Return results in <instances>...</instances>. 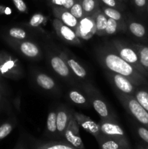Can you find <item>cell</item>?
Returning <instances> with one entry per match:
<instances>
[{
	"instance_id": "obj_1",
	"label": "cell",
	"mask_w": 148,
	"mask_h": 149,
	"mask_svg": "<svg viewBox=\"0 0 148 149\" xmlns=\"http://www.w3.org/2000/svg\"><path fill=\"white\" fill-rule=\"evenodd\" d=\"M96 54L98 61L107 71L124 76L136 86L146 83L145 76L122 59L112 47H100L96 51Z\"/></svg>"
},
{
	"instance_id": "obj_2",
	"label": "cell",
	"mask_w": 148,
	"mask_h": 149,
	"mask_svg": "<svg viewBox=\"0 0 148 149\" xmlns=\"http://www.w3.org/2000/svg\"><path fill=\"white\" fill-rule=\"evenodd\" d=\"M118 100L126 111L141 125L148 129V112L139 104L133 95L115 92Z\"/></svg>"
},
{
	"instance_id": "obj_3",
	"label": "cell",
	"mask_w": 148,
	"mask_h": 149,
	"mask_svg": "<svg viewBox=\"0 0 148 149\" xmlns=\"http://www.w3.org/2000/svg\"><path fill=\"white\" fill-rule=\"evenodd\" d=\"M84 91L86 95L89 100L90 103L95 111L101 117V119L115 120V116L111 113L109 106L95 87L91 84H86L84 86Z\"/></svg>"
},
{
	"instance_id": "obj_4",
	"label": "cell",
	"mask_w": 148,
	"mask_h": 149,
	"mask_svg": "<svg viewBox=\"0 0 148 149\" xmlns=\"http://www.w3.org/2000/svg\"><path fill=\"white\" fill-rule=\"evenodd\" d=\"M111 47L122 59L131 64L142 75L145 77L148 75V73L141 65L137 51L133 46H129L120 40H113L112 42Z\"/></svg>"
},
{
	"instance_id": "obj_5",
	"label": "cell",
	"mask_w": 148,
	"mask_h": 149,
	"mask_svg": "<svg viewBox=\"0 0 148 149\" xmlns=\"http://www.w3.org/2000/svg\"><path fill=\"white\" fill-rule=\"evenodd\" d=\"M100 131L102 135L115 140L124 149H131L129 139L123 128L115 120H103L99 122Z\"/></svg>"
},
{
	"instance_id": "obj_6",
	"label": "cell",
	"mask_w": 148,
	"mask_h": 149,
	"mask_svg": "<svg viewBox=\"0 0 148 149\" xmlns=\"http://www.w3.org/2000/svg\"><path fill=\"white\" fill-rule=\"evenodd\" d=\"M0 74L11 79L20 78L23 70L17 59L7 53H0Z\"/></svg>"
},
{
	"instance_id": "obj_7",
	"label": "cell",
	"mask_w": 148,
	"mask_h": 149,
	"mask_svg": "<svg viewBox=\"0 0 148 149\" xmlns=\"http://www.w3.org/2000/svg\"><path fill=\"white\" fill-rule=\"evenodd\" d=\"M106 76L117 91L131 95H134L136 90V85L126 77L109 71H106Z\"/></svg>"
},
{
	"instance_id": "obj_8",
	"label": "cell",
	"mask_w": 148,
	"mask_h": 149,
	"mask_svg": "<svg viewBox=\"0 0 148 149\" xmlns=\"http://www.w3.org/2000/svg\"><path fill=\"white\" fill-rule=\"evenodd\" d=\"M94 14L92 15L84 16L78 21L75 32L77 36L81 40H89L96 34V25Z\"/></svg>"
},
{
	"instance_id": "obj_9",
	"label": "cell",
	"mask_w": 148,
	"mask_h": 149,
	"mask_svg": "<svg viewBox=\"0 0 148 149\" xmlns=\"http://www.w3.org/2000/svg\"><path fill=\"white\" fill-rule=\"evenodd\" d=\"M52 25L57 34L64 41L73 45H81V39L77 36L75 31L69 26L64 24L59 19H54L52 21Z\"/></svg>"
},
{
	"instance_id": "obj_10",
	"label": "cell",
	"mask_w": 148,
	"mask_h": 149,
	"mask_svg": "<svg viewBox=\"0 0 148 149\" xmlns=\"http://www.w3.org/2000/svg\"><path fill=\"white\" fill-rule=\"evenodd\" d=\"M63 137L67 142H68L76 148H85L84 143H83L81 135H80L79 125L73 116H73L70 120L69 124L65 130Z\"/></svg>"
},
{
	"instance_id": "obj_11",
	"label": "cell",
	"mask_w": 148,
	"mask_h": 149,
	"mask_svg": "<svg viewBox=\"0 0 148 149\" xmlns=\"http://www.w3.org/2000/svg\"><path fill=\"white\" fill-rule=\"evenodd\" d=\"M10 45L17 48L19 52L23 55L30 59H36L40 58L41 52L40 48L36 43L28 40H14L12 39L10 42Z\"/></svg>"
},
{
	"instance_id": "obj_12",
	"label": "cell",
	"mask_w": 148,
	"mask_h": 149,
	"mask_svg": "<svg viewBox=\"0 0 148 149\" xmlns=\"http://www.w3.org/2000/svg\"><path fill=\"white\" fill-rule=\"evenodd\" d=\"M73 116L78 122L79 127H81L84 130L94 137L96 140L99 139L102 135L99 123H96L94 120L89 116L80 113L78 112H73Z\"/></svg>"
},
{
	"instance_id": "obj_13",
	"label": "cell",
	"mask_w": 148,
	"mask_h": 149,
	"mask_svg": "<svg viewBox=\"0 0 148 149\" xmlns=\"http://www.w3.org/2000/svg\"><path fill=\"white\" fill-rule=\"evenodd\" d=\"M49 63L52 69L56 74L63 78H69L71 77V71L65 60L59 55H55L49 52L48 55Z\"/></svg>"
},
{
	"instance_id": "obj_14",
	"label": "cell",
	"mask_w": 148,
	"mask_h": 149,
	"mask_svg": "<svg viewBox=\"0 0 148 149\" xmlns=\"http://www.w3.org/2000/svg\"><path fill=\"white\" fill-rule=\"evenodd\" d=\"M52 13L55 18L59 19L64 24L75 30L79 20L74 17L69 10L61 7H52Z\"/></svg>"
},
{
	"instance_id": "obj_15",
	"label": "cell",
	"mask_w": 148,
	"mask_h": 149,
	"mask_svg": "<svg viewBox=\"0 0 148 149\" xmlns=\"http://www.w3.org/2000/svg\"><path fill=\"white\" fill-rule=\"evenodd\" d=\"M73 112L62 107L57 111V131L58 137H63Z\"/></svg>"
},
{
	"instance_id": "obj_16",
	"label": "cell",
	"mask_w": 148,
	"mask_h": 149,
	"mask_svg": "<svg viewBox=\"0 0 148 149\" xmlns=\"http://www.w3.org/2000/svg\"><path fill=\"white\" fill-rule=\"evenodd\" d=\"M59 55L63 58L65 62L68 64V67L71 69V72L78 79H84L87 76V71L78 61H75L74 58H71L66 52H59Z\"/></svg>"
},
{
	"instance_id": "obj_17",
	"label": "cell",
	"mask_w": 148,
	"mask_h": 149,
	"mask_svg": "<svg viewBox=\"0 0 148 149\" xmlns=\"http://www.w3.org/2000/svg\"><path fill=\"white\" fill-rule=\"evenodd\" d=\"M100 8L107 17L113 19L118 23L119 26H120V30L126 31V24L125 23L123 15L120 13V10H117V9L112 8V7H107L105 5H102Z\"/></svg>"
},
{
	"instance_id": "obj_18",
	"label": "cell",
	"mask_w": 148,
	"mask_h": 149,
	"mask_svg": "<svg viewBox=\"0 0 148 149\" xmlns=\"http://www.w3.org/2000/svg\"><path fill=\"white\" fill-rule=\"evenodd\" d=\"M33 149H78L67 141H49L36 143Z\"/></svg>"
},
{
	"instance_id": "obj_19",
	"label": "cell",
	"mask_w": 148,
	"mask_h": 149,
	"mask_svg": "<svg viewBox=\"0 0 148 149\" xmlns=\"http://www.w3.org/2000/svg\"><path fill=\"white\" fill-rule=\"evenodd\" d=\"M35 81L39 87L44 90L51 91L56 88V83L55 80L47 74L44 73L36 74L35 77Z\"/></svg>"
},
{
	"instance_id": "obj_20",
	"label": "cell",
	"mask_w": 148,
	"mask_h": 149,
	"mask_svg": "<svg viewBox=\"0 0 148 149\" xmlns=\"http://www.w3.org/2000/svg\"><path fill=\"white\" fill-rule=\"evenodd\" d=\"M94 15L96 25V34L100 36H104V32H105L108 17L102 11L101 8L98 9L95 12Z\"/></svg>"
},
{
	"instance_id": "obj_21",
	"label": "cell",
	"mask_w": 148,
	"mask_h": 149,
	"mask_svg": "<svg viewBox=\"0 0 148 149\" xmlns=\"http://www.w3.org/2000/svg\"><path fill=\"white\" fill-rule=\"evenodd\" d=\"M100 149H124L123 146L115 140L102 134L99 139L97 140Z\"/></svg>"
},
{
	"instance_id": "obj_22",
	"label": "cell",
	"mask_w": 148,
	"mask_h": 149,
	"mask_svg": "<svg viewBox=\"0 0 148 149\" xmlns=\"http://www.w3.org/2000/svg\"><path fill=\"white\" fill-rule=\"evenodd\" d=\"M68 98L71 100L73 103L79 106H89L90 103L89 100L87 97V96L81 93V92L78 90H71L68 94Z\"/></svg>"
},
{
	"instance_id": "obj_23",
	"label": "cell",
	"mask_w": 148,
	"mask_h": 149,
	"mask_svg": "<svg viewBox=\"0 0 148 149\" xmlns=\"http://www.w3.org/2000/svg\"><path fill=\"white\" fill-rule=\"evenodd\" d=\"M84 15H92L100 8V0H81Z\"/></svg>"
},
{
	"instance_id": "obj_24",
	"label": "cell",
	"mask_w": 148,
	"mask_h": 149,
	"mask_svg": "<svg viewBox=\"0 0 148 149\" xmlns=\"http://www.w3.org/2000/svg\"><path fill=\"white\" fill-rule=\"evenodd\" d=\"M133 47L137 51L140 63L144 69L148 73V46L142 45H133Z\"/></svg>"
},
{
	"instance_id": "obj_25",
	"label": "cell",
	"mask_w": 148,
	"mask_h": 149,
	"mask_svg": "<svg viewBox=\"0 0 148 149\" xmlns=\"http://www.w3.org/2000/svg\"><path fill=\"white\" fill-rule=\"evenodd\" d=\"M46 130L49 135H57V112L51 111L49 113L46 120Z\"/></svg>"
},
{
	"instance_id": "obj_26",
	"label": "cell",
	"mask_w": 148,
	"mask_h": 149,
	"mask_svg": "<svg viewBox=\"0 0 148 149\" xmlns=\"http://www.w3.org/2000/svg\"><path fill=\"white\" fill-rule=\"evenodd\" d=\"M128 29L131 33L136 37L142 38L146 34L145 27L141 23L135 21H131L128 24Z\"/></svg>"
},
{
	"instance_id": "obj_27",
	"label": "cell",
	"mask_w": 148,
	"mask_h": 149,
	"mask_svg": "<svg viewBox=\"0 0 148 149\" xmlns=\"http://www.w3.org/2000/svg\"><path fill=\"white\" fill-rule=\"evenodd\" d=\"M46 18L41 13H35L30 18L28 26L35 29H41L42 26L46 24Z\"/></svg>"
},
{
	"instance_id": "obj_28",
	"label": "cell",
	"mask_w": 148,
	"mask_h": 149,
	"mask_svg": "<svg viewBox=\"0 0 148 149\" xmlns=\"http://www.w3.org/2000/svg\"><path fill=\"white\" fill-rule=\"evenodd\" d=\"M133 96L139 104L148 112V92L145 90H136Z\"/></svg>"
},
{
	"instance_id": "obj_29",
	"label": "cell",
	"mask_w": 148,
	"mask_h": 149,
	"mask_svg": "<svg viewBox=\"0 0 148 149\" xmlns=\"http://www.w3.org/2000/svg\"><path fill=\"white\" fill-rule=\"evenodd\" d=\"M8 35L14 40H25L28 34L24 29L18 27H12L8 31Z\"/></svg>"
},
{
	"instance_id": "obj_30",
	"label": "cell",
	"mask_w": 148,
	"mask_h": 149,
	"mask_svg": "<svg viewBox=\"0 0 148 149\" xmlns=\"http://www.w3.org/2000/svg\"><path fill=\"white\" fill-rule=\"evenodd\" d=\"M118 30H120L118 23L113 19L108 17L105 32H104V36H110V35L115 34Z\"/></svg>"
},
{
	"instance_id": "obj_31",
	"label": "cell",
	"mask_w": 148,
	"mask_h": 149,
	"mask_svg": "<svg viewBox=\"0 0 148 149\" xmlns=\"http://www.w3.org/2000/svg\"><path fill=\"white\" fill-rule=\"evenodd\" d=\"M69 11L71 12V14L74 16L75 17H76L78 20H81L82 17H84L85 16L84 13V10H83L82 5H81V0H77L75 2V4L72 6L71 9L69 10Z\"/></svg>"
},
{
	"instance_id": "obj_32",
	"label": "cell",
	"mask_w": 148,
	"mask_h": 149,
	"mask_svg": "<svg viewBox=\"0 0 148 149\" xmlns=\"http://www.w3.org/2000/svg\"><path fill=\"white\" fill-rule=\"evenodd\" d=\"M52 7H61L69 10L76 0H49Z\"/></svg>"
},
{
	"instance_id": "obj_33",
	"label": "cell",
	"mask_w": 148,
	"mask_h": 149,
	"mask_svg": "<svg viewBox=\"0 0 148 149\" xmlns=\"http://www.w3.org/2000/svg\"><path fill=\"white\" fill-rule=\"evenodd\" d=\"M14 125L11 122H6L0 126V141L5 138L12 131Z\"/></svg>"
},
{
	"instance_id": "obj_34",
	"label": "cell",
	"mask_w": 148,
	"mask_h": 149,
	"mask_svg": "<svg viewBox=\"0 0 148 149\" xmlns=\"http://www.w3.org/2000/svg\"><path fill=\"white\" fill-rule=\"evenodd\" d=\"M100 1L107 7L117 9L118 10H121L123 9V2L118 0H100Z\"/></svg>"
},
{
	"instance_id": "obj_35",
	"label": "cell",
	"mask_w": 148,
	"mask_h": 149,
	"mask_svg": "<svg viewBox=\"0 0 148 149\" xmlns=\"http://www.w3.org/2000/svg\"><path fill=\"white\" fill-rule=\"evenodd\" d=\"M12 1L17 11L22 13H28V9L27 4H26L24 0H12Z\"/></svg>"
},
{
	"instance_id": "obj_36",
	"label": "cell",
	"mask_w": 148,
	"mask_h": 149,
	"mask_svg": "<svg viewBox=\"0 0 148 149\" xmlns=\"http://www.w3.org/2000/svg\"><path fill=\"white\" fill-rule=\"evenodd\" d=\"M137 134L139 135V138L144 141V142L146 143L147 144H148V129L146 128L145 127H137Z\"/></svg>"
},
{
	"instance_id": "obj_37",
	"label": "cell",
	"mask_w": 148,
	"mask_h": 149,
	"mask_svg": "<svg viewBox=\"0 0 148 149\" xmlns=\"http://www.w3.org/2000/svg\"><path fill=\"white\" fill-rule=\"evenodd\" d=\"M133 3L138 8H143L146 5L147 0H133Z\"/></svg>"
},
{
	"instance_id": "obj_38",
	"label": "cell",
	"mask_w": 148,
	"mask_h": 149,
	"mask_svg": "<svg viewBox=\"0 0 148 149\" xmlns=\"http://www.w3.org/2000/svg\"><path fill=\"white\" fill-rule=\"evenodd\" d=\"M6 7L4 5H0V15H4Z\"/></svg>"
},
{
	"instance_id": "obj_39",
	"label": "cell",
	"mask_w": 148,
	"mask_h": 149,
	"mask_svg": "<svg viewBox=\"0 0 148 149\" xmlns=\"http://www.w3.org/2000/svg\"><path fill=\"white\" fill-rule=\"evenodd\" d=\"M11 13H12L11 9L8 7H6L5 13H4V15H11Z\"/></svg>"
},
{
	"instance_id": "obj_40",
	"label": "cell",
	"mask_w": 148,
	"mask_h": 149,
	"mask_svg": "<svg viewBox=\"0 0 148 149\" xmlns=\"http://www.w3.org/2000/svg\"><path fill=\"white\" fill-rule=\"evenodd\" d=\"M143 148H145V149H148V144H147V145L144 146H143Z\"/></svg>"
},
{
	"instance_id": "obj_41",
	"label": "cell",
	"mask_w": 148,
	"mask_h": 149,
	"mask_svg": "<svg viewBox=\"0 0 148 149\" xmlns=\"http://www.w3.org/2000/svg\"><path fill=\"white\" fill-rule=\"evenodd\" d=\"M139 149H145V148H144L143 146H142V147H139Z\"/></svg>"
},
{
	"instance_id": "obj_42",
	"label": "cell",
	"mask_w": 148,
	"mask_h": 149,
	"mask_svg": "<svg viewBox=\"0 0 148 149\" xmlns=\"http://www.w3.org/2000/svg\"><path fill=\"white\" fill-rule=\"evenodd\" d=\"M122 1H123V2H126V1H127V0H122Z\"/></svg>"
},
{
	"instance_id": "obj_43",
	"label": "cell",
	"mask_w": 148,
	"mask_h": 149,
	"mask_svg": "<svg viewBox=\"0 0 148 149\" xmlns=\"http://www.w3.org/2000/svg\"><path fill=\"white\" fill-rule=\"evenodd\" d=\"M118 1H121V2H123V1H122V0H118Z\"/></svg>"
},
{
	"instance_id": "obj_44",
	"label": "cell",
	"mask_w": 148,
	"mask_h": 149,
	"mask_svg": "<svg viewBox=\"0 0 148 149\" xmlns=\"http://www.w3.org/2000/svg\"><path fill=\"white\" fill-rule=\"evenodd\" d=\"M0 100H1V95H0Z\"/></svg>"
},
{
	"instance_id": "obj_45",
	"label": "cell",
	"mask_w": 148,
	"mask_h": 149,
	"mask_svg": "<svg viewBox=\"0 0 148 149\" xmlns=\"http://www.w3.org/2000/svg\"><path fill=\"white\" fill-rule=\"evenodd\" d=\"M147 10H148V7H147Z\"/></svg>"
},
{
	"instance_id": "obj_46",
	"label": "cell",
	"mask_w": 148,
	"mask_h": 149,
	"mask_svg": "<svg viewBox=\"0 0 148 149\" xmlns=\"http://www.w3.org/2000/svg\"><path fill=\"white\" fill-rule=\"evenodd\" d=\"M76 1H77V0H76Z\"/></svg>"
}]
</instances>
